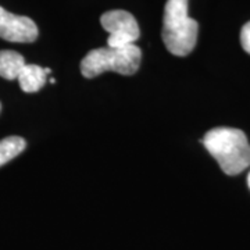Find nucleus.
Listing matches in <instances>:
<instances>
[{"mask_svg":"<svg viewBox=\"0 0 250 250\" xmlns=\"http://www.w3.org/2000/svg\"><path fill=\"white\" fill-rule=\"evenodd\" d=\"M50 83H56V80H54V78H50Z\"/></svg>","mask_w":250,"mask_h":250,"instance_id":"nucleus-10","label":"nucleus"},{"mask_svg":"<svg viewBox=\"0 0 250 250\" xmlns=\"http://www.w3.org/2000/svg\"><path fill=\"white\" fill-rule=\"evenodd\" d=\"M102 27L107 31V47L121 49L125 46L135 45L141 36V29L135 17L125 10H111L100 18Z\"/></svg>","mask_w":250,"mask_h":250,"instance_id":"nucleus-4","label":"nucleus"},{"mask_svg":"<svg viewBox=\"0 0 250 250\" xmlns=\"http://www.w3.org/2000/svg\"><path fill=\"white\" fill-rule=\"evenodd\" d=\"M0 110H1V104H0Z\"/></svg>","mask_w":250,"mask_h":250,"instance_id":"nucleus-12","label":"nucleus"},{"mask_svg":"<svg viewBox=\"0 0 250 250\" xmlns=\"http://www.w3.org/2000/svg\"><path fill=\"white\" fill-rule=\"evenodd\" d=\"M25 67V60L14 50H0V77L4 80H17Z\"/></svg>","mask_w":250,"mask_h":250,"instance_id":"nucleus-7","label":"nucleus"},{"mask_svg":"<svg viewBox=\"0 0 250 250\" xmlns=\"http://www.w3.org/2000/svg\"><path fill=\"white\" fill-rule=\"evenodd\" d=\"M241 45L246 53L250 54V21L246 22L241 31Z\"/></svg>","mask_w":250,"mask_h":250,"instance_id":"nucleus-9","label":"nucleus"},{"mask_svg":"<svg viewBox=\"0 0 250 250\" xmlns=\"http://www.w3.org/2000/svg\"><path fill=\"white\" fill-rule=\"evenodd\" d=\"M189 0H167L163 16L161 38L167 50L174 56L185 57L197 42L199 24L188 14Z\"/></svg>","mask_w":250,"mask_h":250,"instance_id":"nucleus-2","label":"nucleus"},{"mask_svg":"<svg viewBox=\"0 0 250 250\" xmlns=\"http://www.w3.org/2000/svg\"><path fill=\"white\" fill-rule=\"evenodd\" d=\"M227 175H238L250 166V145L241 129L220 126L200 141Z\"/></svg>","mask_w":250,"mask_h":250,"instance_id":"nucleus-1","label":"nucleus"},{"mask_svg":"<svg viewBox=\"0 0 250 250\" xmlns=\"http://www.w3.org/2000/svg\"><path fill=\"white\" fill-rule=\"evenodd\" d=\"M142 50L139 46L129 45L121 49L99 47L93 49L81 62V74L85 78H95L107 71L132 75L139 70Z\"/></svg>","mask_w":250,"mask_h":250,"instance_id":"nucleus-3","label":"nucleus"},{"mask_svg":"<svg viewBox=\"0 0 250 250\" xmlns=\"http://www.w3.org/2000/svg\"><path fill=\"white\" fill-rule=\"evenodd\" d=\"M27 142L21 136H7L0 141V167L25 150Z\"/></svg>","mask_w":250,"mask_h":250,"instance_id":"nucleus-8","label":"nucleus"},{"mask_svg":"<svg viewBox=\"0 0 250 250\" xmlns=\"http://www.w3.org/2000/svg\"><path fill=\"white\" fill-rule=\"evenodd\" d=\"M248 185H249L250 188V174H249V177H248Z\"/></svg>","mask_w":250,"mask_h":250,"instance_id":"nucleus-11","label":"nucleus"},{"mask_svg":"<svg viewBox=\"0 0 250 250\" xmlns=\"http://www.w3.org/2000/svg\"><path fill=\"white\" fill-rule=\"evenodd\" d=\"M18 83L25 93H35L45 86L47 75L45 68L35 64H25L22 71L18 75Z\"/></svg>","mask_w":250,"mask_h":250,"instance_id":"nucleus-6","label":"nucleus"},{"mask_svg":"<svg viewBox=\"0 0 250 250\" xmlns=\"http://www.w3.org/2000/svg\"><path fill=\"white\" fill-rule=\"evenodd\" d=\"M39 35L34 20L16 16L0 6V38L16 43H32Z\"/></svg>","mask_w":250,"mask_h":250,"instance_id":"nucleus-5","label":"nucleus"}]
</instances>
